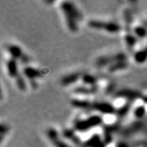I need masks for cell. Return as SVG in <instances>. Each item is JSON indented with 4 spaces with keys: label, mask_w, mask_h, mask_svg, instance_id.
Here are the masks:
<instances>
[{
    "label": "cell",
    "mask_w": 147,
    "mask_h": 147,
    "mask_svg": "<svg viewBox=\"0 0 147 147\" xmlns=\"http://www.w3.org/2000/svg\"><path fill=\"white\" fill-rule=\"evenodd\" d=\"M59 8L61 11L65 26L72 33L78 32L79 25L82 21V12L73 2H60Z\"/></svg>",
    "instance_id": "cell-1"
},
{
    "label": "cell",
    "mask_w": 147,
    "mask_h": 147,
    "mask_svg": "<svg viewBox=\"0 0 147 147\" xmlns=\"http://www.w3.org/2000/svg\"><path fill=\"white\" fill-rule=\"evenodd\" d=\"M46 136L54 147H69L68 143L64 140L65 138L62 137V135L61 136L60 133L53 127L47 129L46 131Z\"/></svg>",
    "instance_id": "cell-6"
},
{
    "label": "cell",
    "mask_w": 147,
    "mask_h": 147,
    "mask_svg": "<svg viewBox=\"0 0 147 147\" xmlns=\"http://www.w3.org/2000/svg\"><path fill=\"white\" fill-rule=\"evenodd\" d=\"M6 51L7 52L8 57L13 58L16 61H21L22 64L28 65L30 62V58L23 52L21 47L15 44H8L6 46Z\"/></svg>",
    "instance_id": "cell-5"
},
{
    "label": "cell",
    "mask_w": 147,
    "mask_h": 147,
    "mask_svg": "<svg viewBox=\"0 0 147 147\" xmlns=\"http://www.w3.org/2000/svg\"><path fill=\"white\" fill-rule=\"evenodd\" d=\"M90 29L99 31L108 32L109 34H118L122 30L120 25L112 21H103L100 20H90L88 22Z\"/></svg>",
    "instance_id": "cell-3"
},
{
    "label": "cell",
    "mask_w": 147,
    "mask_h": 147,
    "mask_svg": "<svg viewBox=\"0 0 147 147\" xmlns=\"http://www.w3.org/2000/svg\"><path fill=\"white\" fill-rule=\"evenodd\" d=\"M132 32L135 34V36L139 38H143L147 36V29L144 26H141V25H137L133 27L132 29Z\"/></svg>",
    "instance_id": "cell-9"
},
{
    "label": "cell",
    "mask_w": 147,
    "mask_h": 147,
    "mask_svg": "<svg viewBox=\"0 0 147 147\" xmlns=\"http://www.w3.org/2000/svg\"><path fill=\"white\" fill-rule=\"evenodd\" d=\"M5 65L7 73L11 79L14 80L18 89L21 90L23 92L26 91L27 84L23 74L21 73L17 61L13 58L7 57V58H6Z\"/></svg>",
    "instance_id": "cell-2"
},
{
    "label": "cell",
    "mask_w": 147,
    "mask_h": 147,
    "mask_svg": "<svg viewBox=\"0 0 147 147\" xmlns=\"http://www.w3.org/2000/svg\"><path fill=\"white\" fill-rule=\"evenodd\" d=\"M22 74L34 88H35L38 85V80L42 78V72L41 70L29 65H26L23 68Z\"/></svg>",
    "instance_id": "cell-4"
},
{
    "label": "cell",
    "mask_w": 147,
    "mask_h": 147,
    "mask_svg": "<svg viewBox=\"0 0 147 147\" xmlns=\"http://www.w3.org/2000/svg\"><path fill=\"white\" fill-rule=\"evenodd\" d=\"M127 66H128V63L127 60H123V61H119L115 63L111 64L109 66H107L105 69L108 73L114 74L118 73L119 71L125 70L127 68Z\"/></svg>",
    "instance_id": "cell-8"
},
{
    "label": "cell",
    "mask_w": 147,
    "mask_h": 147,
    "mask_svg": "<svg viewBox=\"0 0 147 147\" xmlns=\"http://www.w3.org/2000/svg\"><path fill=\"white\" fill-rule=\"evenodd\" d=\"M84 74L79 72H74L70 73L63 76L61 79V84L63 86H70L71 84H76L79 80L82 79Z\"/></svg>",
    "instance_id": "cell-7"
}]
</instances>
